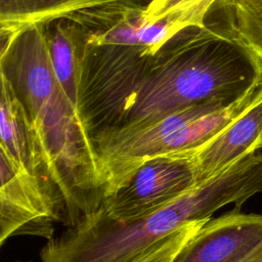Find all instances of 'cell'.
<instances>
[{"label": "cell", "instance_id": "cell-16", "mask_svg": "<svg viewBox=\"0 0 262 262\" xmlns=\"http://www.w3.org/2000/svg\"><path fill=\"white\" fill-rule=\"evenodd\" d=\"M258 148H259V150L262 149V139H261V141H260V143H259V147H258Z\"/></svg>", "mask_w": 262, "mask_h": 262}, {"label": "cell", "instance_id": "cell-5", "mask_svg": "<svg viewBox=\"0 0 262 262\" xmlns=\"http://www.w3.org/2000/svg\"><path fill=\"white\" fill-rule=\"evenodd\" d=\"M54 222L66 224L63 204L0 149V246L17 234L48 241Z\"/></svg>", "mask_w": 262, "mask_h": 262}, {"label": "cell", "instance_id": "cell-2", "mask_svg": "<svg viewBox=\"0 0 262 262\" xmlns=\"http://www.w3.org/2000/svg\"><path fill=\"white\" fill-rule=\"evenodd\" d=\"M262 192V149L252 152L177 200L142 218L122 222L100 206L42 247V262H132L150 246L222 207L239 208Z\"/></svg>", "mask_w": 262, "mask_h": 262}, {"label": "cell", "instance_id": "cell-11", "mask_svg": "<svg viewBox=\"0 0 262 262\" xmlns=\"http://www.w3.org/2000/svg\"><path fill=\"white\" fill-rule=\"evenodd\" d=\"M148 2L149 0H0V31L17 33L87 9Z\"/></svg>", "mask_w": 262, "mask_h": 262}, {"label": "cell", "instance_id": "cell-3", "mask_svg": "<svg viewBox=\"0 0 262 262\" xmlns=\"http://www.w3.org/2000/svg\"><path fill=\"white\" fill-rule=\"evenodd\" d=\"M261 95L262 84L226 106L195 104L143 127L95 134L92 140L104 184V198L123 186L146 160L202 146Z\"/></svg>", "mask_w": 262, "mask_h": 262}, {"label": "cell", "instance_id": "cell-15", "mask_svg": "<svg viewBox=\"0 0 262 262\" xmlns=\"http://www.w3.org/2000/svg\"><path fill=\"white\" fill-rule=\"evenodd\" d=\"M243 262H262V245L260 247H258Z\"/></svg>", "mask_w": 262, "mask_h": 262}, {"label": "cell", "instance_id": "cell-14", "mask_svg": "<svg viewBox=\"0 0 262 262\" xmlns=\"http://www.w3.org/2000/svg\"><path fill=\"white\" fill-rule=\"evenodd\" d=\"M210 220V219H209ZM208 220L193 221L160 239L132 262H173L187 241Z\"/></svg>", "mask_w": 262, "mask_h": 262}, {"label": "cell", "instance_id": "cell-1", "mask_svg": "<svg viewBox=\"0 0 262 262\" xmlns=\"http://www.w3.org/2000/svg\"><path fill=\"white\" fill-rule=\"evenodd\" d=\"M261 84L262 61L205 24L183 30L159 50L106 46L86 83L85 121L92 137L139 128L191 105H229Z\"/></svg>", "mask_w": 262, "mask_h": 262}, {"label": "cell", "instance_id": "cell-8", "mask_svg": "<svg viewBox=\"0 0 262 262\" xmlns=\"http://www.w3.org/2000/svg\"><path fill=\"white\" fill-rule=\"evenodd\" d=\"M0 149L7 154L18 167L39 179L64 206L62 196L52 180L45 154L28 114L8 83L2 78Z\"/></svg>", "mask_w": 262, "mask_h": 262}, {"label": "cell", "instance_id": "cell-6", "mask_svg": "<svg viewBox=\"0 0 262 262\" xmlns=\"http://www.w3.org/2000/svg\"><path fill=\"white\" fill-rule=\"evenodd\" d=\"M143 3L114 4L69 16L79 23L90 43L140 46L159 50L173 37L190 28L177 15L150 20Z\"/></svg>", "mask_w": 262, "mask_h": 262}, {"label": "cell", "instance_id": "cell-12", "mask_svg": "<svg viewBox=\"0 0 262 262\" xmlns=\"http://www.w3.org/2000/svg\"><path fill=\"white\" fill-rule=\"evenodd\" d=\"M205 24L225 33L262 61V0H216Z\"/></svg>", "mask_w": 262, "mask_h": 262}, {"label": "cell", "instance_id": "cell-7", "mask_svg": "<svg viewBox=\"0 0 262 262\" xmlns=\"http://www.w3.org/2000/svg\"><path fill=\"white\" fill-rule=\"evenodd\" d=\"M262 245V215L235 210L208 220L173 262H243Z\"/></svg>", "mask_w": 262, "mask_h": 262}, {"label": "cell", "instance_id": "cell-10", "mask_svg": "<svg viewBox=\"0 0 262 262\" xmlns=\"http://www.w3.org/2000/svg\"><path fill=\"white\" fill-rule=\"evenodd\" d=\"M42 27L54 74L63 91L78 110L87 44L85 30L70 17L51 20Z\"/></svg>", "mask_w": 262, "mask_h": 262}, {"label": "cell", "instance_id": "cell-4", "mask_svg": "<svg viewBox=\"0 0 262 262\" xmlns=\"http://www.w3.org/2000/svg\"><path fill=\"white\" fill-rule=\"evenodd\" d=\"M196 185L194 149L165 154L143 162L101 207L111 218L128 222L160 210Z\"/></svg>", "mask_w": 262, "mask_h": 262}, {"label": "cell", "instance_id": "cell-9", "mask_svg": "<svg viewBox=\"0 0 262 262\" xmlns=\"http://www.w3.org/2000/svg\"><path fill=\"white\" fill-rule=\"evenodd\" d=\"M262 139V95L220 133L194 149L198 184L242 158L259 150Z\"/></svg>", "mask_w": 262, "mask_h": 262}, {"label": "cell", "instance_id": "cell-17", "mask_svg": "<svg viewBox=\"0 0 262 262\" xmlns=\"http://www.w3.org/2000/svg\"><path fill=\"white\" fill-rule=\"evenodd\" d=\"M14 262H30V261H14Z\"/></svg>", "mask_w": 262, "mask_h": 262}, {"label": "cell", "instance_id": "cell-13", "mask_svg": "<svg viewBox=\"0 0 262 262\" xmlns=\"http://www.w3.org/2000/svg\"><path fill=\"white\" fill-rule=\"evenodd\" d=\"M216 0H149L146 13L150 20L167 15H178L190 27H202Z\"/></svg>", "mask_w": 262, "mask_h": 262}]
</instances>
